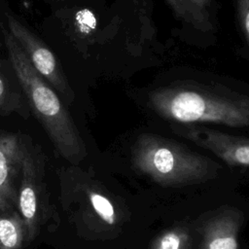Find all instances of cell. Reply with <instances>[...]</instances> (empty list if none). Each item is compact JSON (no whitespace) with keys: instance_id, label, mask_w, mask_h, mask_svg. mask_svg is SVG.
I'll list each match as a JSON object with an SVG mask.
<instances>
[{"instance_id":"cell-12","label":"cell","mask_w":249,"mask_h":249,"mask_svg":"<svg viewBox=\"0 0 249 249\" xmlns=\"http://www.w3.org/2000/svg\"><path fill=\"white\" fill-rule=\"evenodd\" d=\"M77 23L81 32L89 33L96 27V18L89 10H82L77 15Z\"/></svg>"},{"instance_id":"cell-4","label":"cell","mask_w":249,"mask_h":249,"mask_svg":"<svg viewBox=\"0 0 249 249\" xmlns=\"http://www.w3.org/2000/svg\"><path fill=\"white\" fill-rule=\"evenodd\" d=\"M243 188L184 210L187 249H249V195Z\"/></svg>"},{"instance_id":"cell-8","label":"cell","mask_w":249,"mask_h":249,"mask_svg":"<svg viewBox=\"0 0 249 249\" xmlns=\"http://www.w3.org/2000/svg\"><path fill=\"white\" fill-rule=\"evenodd\" d=\"M34 145L27 135L0 129V212L17 208L23 163Z\"/></svg>"},{"instance_id":"cell-9","label":"cell","mask_w":249,"mask_h":249,"mask_svg":"<svg viewBox=\"0 0 249 249\" xmlns=\"http://www.w3.org/2000/svg\"><path fill=\"white\" fill-rule=\"evenodd\" d=\"M27 241L24 221L17 208L0 212V249H21Z\"/></svg>"},{"instance_id":"cell-5","label":"cell","mask_w":249,"mask_h":249,"mask_svg":"<svg viewBox=\"0 0 249 249\" xmlns=\"http://www.w3.org/2000/svg\"><path fill=\"white\" fill-rule=\"evenodd\" d=\"M174 132L249 181V137H241L199 124H175Z\"/></svg>"},{"instance_id":"cell-10","label":"cell","mask_w":249,"mask_h":249,"mask_svg":"<svg viewBox=\"0 0 249 249\" xmlns=\"http://www.w3.org/2000/svg\"><path fill=\"white\" fill-rule=\"evenodd\" d=\"M21 88L17 89L8 78L0 62V115L9 116L18 114L22 118L29 117V105L23 96Z\"/></svg>"},{"instance_id":"cell-1","label":"cell","mask_w":249,"mask_h":249,"mask_svg":"<svg viewBox=\"0 0 249 249\" xmlns=\"http://www.w3.org/2000/svg\"><path fill=\"white\" fill-rule=\"evenodd\" d=\"M118 171L155 215L186 210L249 184L214 157L152 132L126 145Z\"/></svg>"},{"instance_id":"cell-11","label":"cell","mask_w":249,"mask_h":249,"mask_svg":"<svg viewBox=\"0 0 249 249\" xmlns=\"http://www.w3.org/2000/svg\"><path fill=\"white\" fill-rule=\"evenodd\" d=\"M166 1L168 2L172 10L174 11L175 15L179 18L184 19L185 21L191 23L196 28H205L204 24L198 18V17L193 10L188 0H166Z\"/></svg>"},{"instance_id":"cell-14","label":"cell","mask_w":249,"mask_h":249,"mask_svg":"<svg viewBox=\"0 0 249 249\" xmlns=\"http://www.w3.org/2000/svg\"><path fill=\"white\" fill-rule=\"evenodd\" d=\"M193 10L204 24L207 27L208 22V8L210 6V0H188Z\"/></svg>"},{"instance_id":"cell-13","label":"cell","mask_w":249,"mask_h":249,"mask_svg":"<svg viewBox=\"0 0 249 249\" xmlns=\"http://www.w3.org/2000/svg\"><path fill=\"white\" fill-rule=\"evenodd\" d=\"M237 12L242 32L249 43V0H237Z\"/></svg>"},{"instance_id":"cell-6","label":"cell","mask_w":249,"mask_h":249,"mask_svg":"<svg viewBox=\"0 0 249 249\" xmlns=\"http://www.w3.org/2000/svg\"><path fill=\"white\" fill-rule=\"evenodd\" d=\"M8 29L21 48L33 68L50 84L64 105L71 104L74 92L66 75L53 53L30 29L15 17L7 14Z\"/></svg>"},{"instance_id":"cell-7","label":"cell","mask_w":249,"mask_h":249,"mask_svg":"<svg viewBox=\"0 0 249 249\" xmlns=\"http://www.w3.org/2000/svg\"><path fill=\"white\" fill-rule=\"evenodd\" d=\"M44 164V155L35 144L23 163L18 189L17 208L26 226L28 243L38 234L45 218Z\"/></svg>"},{"instance_id":"cell-2","label":"cell","mask_w":249,"mask_h":249,"mask_svg":"<svg viewBox=\"0 0 249 249\" xmlns=\"http://www.w3.org/2000/svg\"><path fill=\"white\" fill-rule=\"evenodd\" d=\"M3 32L12 68L32 114L59 154L72 163L80 162L87 150L71 114L55 90L33 68L13 35L5 29Z\"/></svg>"},{"instance_id":"cell-3","label":"cell","mask_w":249,"mask_h":249,"mask_svg":"<svg viewBox=\"0 0 249 249\" xmlns=\"http://www.w3.org/2000/svg\"><path fill=\"white\" fill-rule=\"evenodd\" d=\"M149 104L160 117L181 124L212 123L249 127V96L199 88L167 87L153 90Z\"/></svg>"}]
</instances>
